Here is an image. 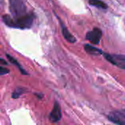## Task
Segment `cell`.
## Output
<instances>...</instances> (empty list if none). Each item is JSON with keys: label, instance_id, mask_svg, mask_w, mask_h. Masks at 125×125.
I'll return each instance as SVG.
<instances>
[{"label": "cell", "instance_id": "6da1fadb", "mask_svg": "<svg viewBox=\"0 0 125 125\" xmlns=\"http://www.w3.org/2000/svg\"><path fill=\"white\" fill-rule=\"evenodd\" d=\"M10 11L12 15L17 18L26 13V6L23 0H9Z\"/></svg>", "mask_w": 125, "mask_h": 125}, {"label": "cell", "instance_id": "7a4b0ae2", "mask_svg": "<svg viewBox=\"0 0 125 125\" xmlns=\"http://www.w3.org/2000/svg\"><path fill=\"white\" fill-rule=\"evenodd\" d=\"M34 21V15L31 14H24L16 18L15 26L16 28L19 29H28L31 27Z\"/></svg>", "mask_w": 125, "mask_h": 125}, {"label": "cell", "instance_id": "3957f363", "mask_svg": "<svg viewBox=\"0 0 125 125\" xmlns=\"http://www.w3.org/2000/svg\"><path fill=\"white\" fill-rule=\"evenodd\" d=\"M103 54L105 58L112 64L125 70V55H118V54L111 55L108 53H103Z\"/></svg>", "mask_w": 125, "mask_h": 125}, {"label": "cell", "instance_id": "277c9868", "mask_svg": "<svg viewBox=\"0 0 125 125\" xmlns=\"http://www.w3.org/2000/svg\"><path fill=\"white\" fill-rule=\"evenodd\" d=\"M102 31L98 28H94L92 31L87 32L86 37V39L93 44H99L102 37Z\"/></svg>", "mask_w": 125, "mask_h": 125}, {"label": "cell", "instance_id": "5b68a950", "mask_svg": "<svg viewBox=\"0 0 125 125\" xmlns=\"http://www.w3.org/2000/svg\"><path fill=\"white\" fill-rule=\"evenodd\" d=\"M108 119L113 123L117 125H125V113L122 111H114L111 113L108 116Z\"/></svg>", "mask_w": 125, "mask_h": 125}, {"label": "cell", "instance_id": "8992f818", "mask_svg": "<svg viewBox=\"0 0 125 125\" xmlns=\"http://www.w3.org/2000/svg\"><path fill=\"white\" fill-rule=\"evenodd\" d=\"M62 118V112H61V108L59 104L57 102H55L52 111L50 114V120L52 122H59Z\"/></svg>", "mask_w": 125, "mask_h": 125}, {"label": "cell", "instance_id": "52a82bcc", "mask_svg": "<svg viewBox=\"0 0 125 125\" xmlns=\"http://www.w3.org/2000/svg\"><path fill=\"white\" fill-rule=\"evenodd\" d=\"M62 34H63L64 37L65 38V40H67L69 42L74 43L76 42L75 37L68 31V29L64 25L62 26Z\"/></svg>", "mask_w": 125, "mask_h": 125}, {"label": "cell", "instance_id": "ba28073f", "mask_svg": "<svg viewBox=\"0 0 125 125\" xmlns=\"http://www.w3.org/2000/svg\"><path fill=\"white\" fill-rule=\"evenodd\" d=\"M84 49L88 53L92 54V55L98 56V55H100V54L103 53V51L100 49L97 48H95V47H94V46H92L91 45H88V44L84 45Z\"/></svg>", "mask_w": 125, "mask_h": 125}, {"label": "cell", "instance_id": "9c48e42d", "mask_svg": "<svg viewBox=\"0 0 125 125\" xmlns=\"http://www.w3.org/2000/svg\"><path fill=\"white\" fill-rule=\"evenodd\" d=\"M2 20L4 21V23L7 25L8 26H10V27H13V28H16V26H15V21L8 15H3L2 17Z\"/></svg>", "mask_w": 125, "mask_h": 125}, {"label": "cell", "instance_id": "30bf717a", "mask_svg": "<svg viewBox=\"0 0 125 125\" xmlns=\"http://www.w3.org/2000/svg\"><path fill=\"white\" fill-rule=\"evenodd\" d=\"M6 56H7V58L8 59V60H9L12 64H15V66H17V67H18V69L20 70V71L21 72V73H22V74H23V75H28V73H27L24 70H23V69H22L21 66L20 65V64L18 62V61H17L16 59H15L12 56H10L9 54H6Z\"/></svg>", "mask_w": 125, "mask_h": 125}, {"label": "cell", "instance_id": "8fae6325", "mask_svg": "<svg viewBox=\"0 0 125 125\" xmlns=\"http://www.w3.org/2000/svg\"><path fill=\"white\" fill-rule=\"evenodd\" d=\"M89 4L91 5L100 7L102 9H107L108 8V5L101 0H89Z\"/></svg>", "mask_w": 125, "mask_h": 125}, {"label": "cell", "instance_id": "7c38bea8", "mask_svg": "<svg viewBox=\"0 0 125 125\" xmlns=\"http://www.w3.org/2000/svg\"><path fill=\"white\" fill-rule=\"evenodd\" d=\"M23 92H24V89H22V88H18V89H16L13 92V93L12 94V97L14 98V99H17V98H18V97H20V95L22 94Z\"/></svg>", "mask_w": 125, "mask_h": 125}, {"label": "cell", "instance_id": "4fadbf2b", "mask_svg": "<svg viewBox=\"0 0 125 125\" xmlns=\"http://www.w3.org/2000/svg\"><path fill=\"white\" fill-rule=\"evenodd\" d=\"M10 70L7 68L3 67H0V75H6L7 73H9Z\"/></svg>", "mask_w": 125, "mask_h": 125}, {"label": "cell", "instance_id": "5bb4252c", "mask_svg": "<svg viewBox=\"0 0 125 125\" xmlns=\"http://www.w3.org/2000/svg\"><path fill=\"white\" fill-rule=\"evenodd\" d=\"M0 63H1V64H7V62H5L4 59H0Z\"/></svg>", "mask_w": 125, "mask_h": 125}]
</instances>
